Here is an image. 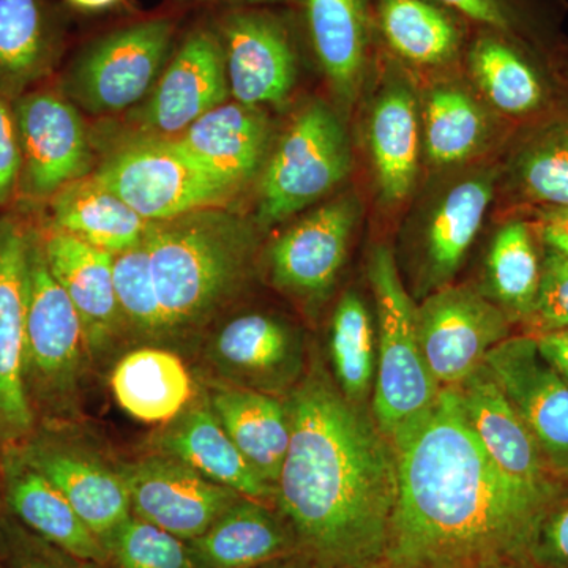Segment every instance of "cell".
<instances>
[{
  "label": "cell",
  "instance_id": "obj_1",
  "mask_svg": "<svg viewBox=\"0 0 568 568\" xmlns=\"http://www.w3.org/2000/svg\"><path fill=\"white\" fill-rule=\"evenodd\" d=\"M396 504L386 564L399 568H529L547 504L488 457L457 388L392 439Z\"/></svg>",
  "mask_w": 568,
  "mask_h": 568
},
{
  "label": "cell",
  "instance_id": "obj_2",
  "mask_svg": "<svg viewBox=\"0 0 568 568\" xmlns=\"http://www.w3.org/2000/svg\"><path fill=\"white\" fill-rule=\"evenodd\" d=\"M286 405L291 440L275 497L298 547L320 568L386 562L396 504L390 440L317 366Z\"/></svg>",
  "mask_w": 568,
  "mask_h": 568
},
{
  "label": "cell",
  "instance_id": "obj_3",
  "mask_svg": "<svg viewBox=\"0 0 568 568\" xmlns=\"http://www.w3.org/2000/svg\"><path fill=\"white\" fill-rule=\"evenodd\" d=\"M144 242L168 335L207 323L244 283L254 252L252 226L224 207L151 223Z\"/></svg>",
  "mask_w": 568,
  "mask_h": 568
},
{
  "label": "cell",
  "instance_id": "obj_4",
  "mask_svg": "<svg viewBox=\"0 0 568 568\" xmlns=\"http://www.w3.org/2000/svg\"><path fill=\"white\" fill-rule=\"evenodd\" d=\"M88 351L77 308L48 267L41 230L32 227L24 328V387L37 425L39 420L51 425L70 413Z\"/></svg>",
  "mask_w": 568,
  "mask_h": 568
},
{
  "label": "cell",
  "instance_id": "obj_5",
  "mask_svg": "<svg viewBox=\"0 0 568 568\" xmlns=\"http://www.w3.org/2000/svg\"><path fill=\"white\" fill-rule=\"evenodd\" d=\"M379 324V362L373 416L387 439L424 416L439 395L418 345L416 310L396 268L394 254L377 246L368 264Z\"/></svg>",
  "mask_w": 568,
  "mask_h": 568
},
{
  "label": "cell",
  "instance_id": "obj_6",
  "mask_svg": "<svg viewBox=\"0 0 568 568\" xmlns=\"http://www.w3.org/2000/svg\"><path fill=\"white\" fill-rule=\"evenodd\" d=\"M174 22L151 18L93 40L67 67L59 92L89 114H114L142 102L171 58Z\"/></svg>",
  "mask_w": 568,
  "mask_h": 568
},
{
  "label": "cell",
  "instance_id": "obj_7",
  "mask_svg": "<svg viewBox=\"0 0 568 568\" xmlns=\"http://www.w3.org/2000/svg\"><path fill=\"white\" fill-rule=\"evenodd\" d=\"M92 175L149 223L201 209L224 207L241 192L197 168L163 138L123 142Z\"/></svg>",
  "mask_w": 568,
  "mask_h": 568
},
{
  "label": "cell",
  "instance_id": "obj_8",
  "mask_svg": "<svg viewBox=\"0 0 568 568\" xmlns=\"http://www.w3.org/2000/svg\"><path fill=\"white\" fill-rule=\"evenodd\" d=\"M349 171L342 122L327 104L304 108L268 159L261 181V223L283 222L325 196Z\"/></svg>",
  "mask_w": 568,
  "mask_h": 568
},
{
  "label": "cell",
  "instance_id": "obj_9",
  "mask_svg": "<svg viewBox=\"0 0 568 568\" xmlns=\"http://www.w3.org/2000/svg\"><path fill=\"white\" fill-rule=\"evenodd\" d=\"M11 106L21 149L17 196L48 203L63 186L91 175L93 153L84 121L61 92L33 89Z\"/></svg>",
  "mask_w": 568,
  "mask_h": 568
},
{
  "label": "cell",
  "instance_id": "obj_10",
  "mask_svg": "<svg viewBox=\"0 0 568 568\" xmlns=\"http://www.w3.org/2000/svg\"><path fill=\"white\" fill-rule=\"evenodd\" d=\"M418 345L440 388L457 387L510 336V317L473 287H444L417 306Z\"/></svg>",
  "mask_w": 568,
  "mask_h": 568
},
{
  "label": "cell",
  "instance_id": "obj_11",
  "mask_svg": "<svg viewBox=\"0 0 568 568\" xmlns=\"http://www.w3.org/2000/svg\"><path fill=\"white\" fill-rule=\"evenodd\" d=\"M485 365L528 426L549 473L568 481V383L538 349L534 336H508Z\"/></svg>",
  "mask_w": 568,
  "mask_h": 568
},
{
  "label": "cell",
  "instance_id": "obj_12",
  "mask_svg": "<svg viewBox=\"0 0 568 568\" xmlns=\"http://www.w3.org/2000/svg\"><path fill=\"white\" fill-rule=\"evenodd\" d=\"M215 32L235 102L261 108L287 99L297 78V58L282 18L260 7H239L224 14Z\"/></svg>",
  "mask_w": 568,
  "mask_h": 568
},
{
  "label": "cell",
  "instance_id": "obj_13",
  "mask_svg": "<svg viewBox=\"0 0 568 568\" xmlns=\"http://www.w3.org/2000/svg\"><path fill=\"white\" fill-rule=\"evenodd\" d=\"M119 470L129 488L132 514L185 541L203 536L244 497L170 455H151Z\"/></svg>",
  "mask_w": 568,
  "mask_h": 568
},
{
  "label": "cell",
  "instance_id": "obj_14",
  "mask_svg": "<svg viewBox=\"0 0 568 568\" xmlns=\"http://www.w3.org/2000/svg\"><path fill=\"white\" fill-rule=\"evenodd\" d=\"M32 226L0 215V447L21 444L37 418L24 387V328Z\"/></svg>",
  "mask_w": 568,
  "mask_h": 568
},
{
  "label": "cell",
  "instance_id": "obj_15",
  "mask_svg": "<svg viewBox=\"0 0 568 568\" xmlns=\"http://www.w3.org/2000/svg\"><path fill=\"white\" fill-rule=\"evenodd\" d=\"M231 97L215 29L197 28L179 44L136 119L148 136L170 140Z\"/></svg>",
  "mask_w": 568,
  "mask_h": 568
},
{
  "label": "cell",
  "instance_id": "obj_16",
  "mask_svg": "<svg viewBox=\"0 0 568 568\" xmlns=\"http://www.w3.org/2000/svg\"><path fill=\"white\" fill-rule=\"evenodd\" d=\"M18 447L100 540H106L132 515L129 488L119 467L108 466L52 426H37Z\"/></svg>",
  "mask_w": 568,
  "mask_h": 568
},
{
  "label": "cell",
  "instance_id": "obj_17",
  "mask_svg": "<svg viewBox=\"0 0 568 568\" xmlns=\"http://www.w3.org/2000/svg\"><path fill=\"white\" fill-rule=\"evenodd\" d=\"M455 388L467 422L488 457L528 495L555 506L564 496V484L549 473L528 426L497 386L487 365Z\"/></svg>",
  "mask_w": 568,
  "mask_h": 568
},
{
  "label": "cell",
  "instance_id": "obj_18",
  "mask_svg": "<svg viewBox=\"0 0 568 568\" xmlns=\"http://www.w3.org/2000/svg\"><path fill=\"white\" fill-rule=\"evenodd\" d=\"M0 493L11 517L80 562L110 558L103 541L85 526L67 497L22 457L18 444L0 447Z\"/></svg>",
  "mask_w": 568,
  "mask_h": 568
},
{
  "label": "cell",
  "instance_id": "obj_19",
  "mask_svg": "<svg viewBox=\"0 0 568 568\" xmlns=\"http://www.w3.org/2000/svg\"><path fill=\"white\" fill-rule=\"evenodd\" d=\"M358 215L357 200L343 197L310 213L280 235L271 250L274 282L301 295L328 290L345 263Z\"/></svg>",
  "mask_w": 568,
  "mask_h": 568
},
{
  "label": "cell",
  "instance_id": "obj_20",
  "mask_svg": "<svg viewBox=\"0 0 568 568\" xmlns=\"http://www.w3.org/2000/svg\"><path fill=\"white\" fill-rule=\"evenodd\" d=\"M268 134L261 108L224 102L168 141L201 170L242 190L261 170Z\"/></svg>",
  "mask_w": 568,
  "mask_h": 568
},
{
  "label": "cell",
  "instance_id": "obj_21",
  "mask_svg": "<svg viewBox=\"0 0 568 568\" xmlns=\"http://www.w3.org/2000/svg\"><path fill=\"white\" fill-rule=\"evenodd\" d=\"M41 235L48 267L77 308L88 349L100 353L122 320L112 278L114 254L50 227Z\"/></svg>",
  "mask_w": 568,
  "mask_h": 568
},
{
  "label": "cell",
  "instance_id": "obj_22",
  "mask_svg": "<svg viewBox=\"0 0 568 568\" xmlns=\"http://www.w3.org/2000/svg\"><path fill=\"white\" fill-rule=\"evenodd\" d=\"M211 357L235 386L265 394L293 383L302 368L301 347L291 328L260 313L224 324L213 338Z\"/></svg>",
  "mask_w": 568,
  "mask_h": 568
},
{
  "label": "cell",
  "instance_id": "obj_23",
  "mask_svg": "<svg viewBox=\"0 0 568 568\" xmlns=\"http://www.w3.org/2000/svg\"><path fill=\"white\" fill-rule=\"evenodd\" d=\"M65 33L51 0H0V95L33 91L61 62Z\"/></svg>",
  "mask_w": 568,
  "mask_h": 568
},
{
  "label": "cell",
  "instance_id": "obj_24",
  "mask_svg": "<svg viewBox=\"0 0 568 568\" xmlns=\"http://www.w3.org/2000/svg\"><path fill=\"white\" fill-rule=\"evenodd\" d=\"M155 447L237 495L261 503L275 497V488L248 465L211 406H186L156 436Z\"/></svg>",
  "mask_w": 568,
  "mask_h": 568
},
{
  "label": "cell",
  "instance_id": "obj_25",
  "mask_svg": "<svg viewBox=\"0 0 568 568\" xmlns=\"http://www.w3.org/2000/svg\"><path fill=\"white\" fill-rule=\"evenodd\" d=\"M189 544L197 568H254L298 547L286 518L248 497H241Z\"/></svg>",
  "mask_w": 568,
  "mask_h": 568
},
{
  "label": "cell",
  "instance_id": "obj_26",
  "mask_svg": "<svg viewBox=\"0 0 568 568\" xmlns=\"http://www.w3.org/2000/svg\"><path fill=\"white\" fill-rule=\"evenodd\" d=\"M211 407L248 465L275 488L291 440L286 403L265 392L231 386L216 388Z\"/></svg>",
  "mask_w": 568,
  "mask_h": 568
},
{
  "label": "cell",
  "instance_id": "obj_27",
  "mask_svg": "<svg viewBox=\"0 0 568 568\" xmlns=\"http://www.w3.org/2000/svg\"><path fill=\"white\" fill-rule=\"evenodd\" d=\"M48 204L50 230L74 235L111 254L140 245L151 224L92 174L63 186Z\"/></svg>",
  "mask_w": 568,
  "mask_h": 568
},
{
  "label": "cell",
  "instance_id": "obj_28",
  "mask_svg": "<svg viewBox=\"0 0 568 568\" xmlns=\"http://www.w3.org/2000/svg\"><path fill=\"white\" fill-rule=\"evenodd\" d=\"M306 33L336 91L351 97L361 82L369 39V0H301Z\"/></svg>",
  "mask_w": 568,
  "mask_h": 568
},
{
  "label": "cell",
  "instance_id": "obj_29",
  "mask_svg": "<svg viewBox=\"0 0 568 568\" xmlns=\"http://www.w3.org/2000/svg\"><path fill=\"white\" fill-rule=\"evenodd\" d=\"M111 387L122 409L145 424H170L193 396L192 376L181 357L160 347L123 355L112 372Z\"/></svg>",
  "mask_w": 568,
  "mask_h": 568
},
{
  "label": "cell",
  "instance_id": "obj_30",
  "mask_svg": "<svg viewBox=\"0 0 568 568\" xmlns=\"http://www.w3.org/2000/svg\"><path fill=\"white\" fill-rule=\"evenodd\" d=\"M373 11L381 36L403 61L444 65L462 50V17L436 0H375Z\"/></svg>",
  "mask_w": 568,
  "mask_h": 568
},
{
  "label": "cell",
  "instance_id": "obj_31",
  "mask_svg": "<svg viewBox=\"0 0 568 568\" xmlns=\"http://www.w3.org/2000/svg\"><path fill=\"white\" fill-rule=\"evenodd\" d=\"M369 142L383 196L388 203L402 201L413 190L418 166L416 102L406 85H392L377 100Z\"/></svg>",
  "mask_w": 568,
  "mask_h": 568
},
{
  "label": "cell",
  "instance_id": "obj_32",
  "mask_svg": "<svg viewBox=\"0 0 568 568\" xmlns=\"http://www.w3.org/2000/svg\"><path fill=\"white\" fill-rule=\"evenodd\" d=\"M491 196V178L484 175L454 186L437 207L426 237V256L433 282H447L458 271L480 230Z\"/></svg>",
  "mask_w": 568,
  "mask_h": 568
},
{
  "label": "cell",
  "instance_id": "obj_33",
  "mask_svg": "<svg viewBox=\"0 0 568 568\" xmlns=\"http://www.w3.org/2000/svg\"><path fill=\"white\" fill-rule=\"evenodd\" d=\"M507 37L484 31L470 47V70L496 108L511 115L528 114L540 106L544 88L532 63Z\"/></svg>",
  "mask_w": 568,
  "mask_h": 568
},
{
  "label": "cell",
  "instance_id": "obj_34",
  "mask_svg": "<svg viewBox=\"0 0 568 568\" xmlns=\"http://www.w3.org/2000/svg\"><path fill=\"white\" fill-rule=\"evenodd\" d=\"M336 386L354 405L365 406L375 383V332L364 301L347 293L336 306L331 332Z\"/></svg>",
  "mask_w": 568,
  "mask_h": 568
},
{
  "label": "cell",
  "instance_id": "obj_35",
  "mask_svg": "<svg viewBox=\"0 0 568 568\" xmlns=\"http://www.w3.org/2000/svg\"><path fill=\"white\" fill-rule=\"evenodd\" d=\"M487 268L497 305L508 317H529L536 305L541 264L525 223H508L496 234Z\"/></svg>",
  "mask_w": 568,
  "mask_h": 568
},
{
  "label": "cell",
  "instance_id": "obj_36",
  "mask_svg": "<svg viewBox=\"0 0 568 568\" xmlns=\"http://www.w3.org/2000/svg\"><path fill=\"white\" fill-rule=\"evenodd\" d=\"M487 133L480 108L458 89H437L425 108V145L437 164L469 159Z\"/></svg>",
  "mask_w": 568,
  "mask_h": 568
},
{
  "label": "cell",
  "instance_id": "obj_37",
  "mask_svg": "<svg viewBox=\"0 0 568 568\" xmlns=\"http://www.w3.org/2000/svg\"><path fill=\"white\" fill-rule=\"evenodd\" d=\"M515 175L532 203L568 209V121L541 130L521 149Z\"/></svg>",
  "mask_w": 568,
  "mask_h": 568
},
{
  "label": "cell",
  "instance_id": "obj_38",
  "mask_svg": "<svg viewBox=\"0 0 568 568\" xmlns=\"http://www.w3.org/2000/svg\"><path fill=\"white\" fill-rule=\"evenodd\" d=\"M103 545L119 568H197L189 541L133 514Z\"/></svg>",
  "mask_w": 568,
  "mask_h": 568
},
{
  "label": "cell",
  "instance_id": "obj_39",
  "mask_svg": "<svg viewBox=\"0 0 568 568\" xmlns=\"http://www.w3.org/2000/svg\"><path fill=\"white\" fill-rule=\"evenodd\" d=\"M112 278L122 317L141 334L152 338L168 335L166 320L153 283L151 257L144 241L134 248L114 254Z\"/></svg>",
  "mask_w": 568,
  "mask_h": 568
},
{
  "label": "cell",
  "instance_id": "obj_40",
  "mask_svg": "<svg viewBox=\"0 0 568 568\" xmlns=\"http://www.w3.org/2000/svg\"><path fill=\"white\" fill-rule=\"evenodd\" d=\"M529 320L536 325L538 335L568 331V256L549 246Z\"/></svg>",
  "mask_w": 568,
  "mask_h": 568
},
{
  "label": "cell",
  "instance_id": "obj_41",
  "mask_svg": "<svg viewBox=\"0 0 568 568\" xmlns=\"http://www.w3.org/2000/svg\"><path fill=\"white\" fill-rule=\"evenodd\" d=\"M3 568H78L80 560L41 540L13 517L0 523Z\"/></svg>",
  "mask_w": 568,
  "mask_h": 568
},
{
  "label": "cell",
  "instance_id": "obj_42",
  "mask_svg": "<svg viewBox=\"0 0 568 568\" xmlns=\"http://www.w3.org/2000/svg\"><path fill=\"white\" fill-rule=\"evenodd\" d=\"M529 568H568V497H560L538 525Z\"/></svg>",
  "mask_w": 568,
  "mask_h": 568
},
{
  "label": "cell",
  "instance_id": "obj_43",
  "mask_svg": "<svg viewBox=\"0 0 568 568\" xmlns=\"http://www.w3.org/2000/svg\"><path fill=\"white\" fill-rule=\"evenodd\" d=\"M440 6L455 11L463 20L476 24L484 31L511 36L523 28V13L515 0H436Z\"/></svg>",
  "mask_w": 568,
  "mask_h": 568
},
{
  "label": "cell",
  "instance_id": "obj_44",
  "mask_svg": "<svg viewBox=\"0 0 568 568\" xmlns=\"http://www.w3.org/2000/svg\"><path fill=\"white\" fill-rule=\"evenodd\" d=\"M21 173V149L13 106L0 95V207L18 193Z\"/></svg>",
  "mask_w": 568,
  "mask_h": 568
},
{
  "label": "cell",
  "instance_id": "obj_45",
  "mask_svg": "<svg viewBox=\"0 0 568 568\" xmlns=\"http://www.w3.org/2000/svg\"><path fill=\"white\" fill-rule=\"evenodd\" d=\"M541 355L568 383V331L534 336Z\"/></svg>",
  "mask_w": 568,
  "mask_h": 568
},
{
  "label": "cell",
  "instance_id": "obj_46",
  "mask_svg": "<svg viewBox=\"0 0 568 568\" xmlns=\"http://www.w3.org/2000/svg\"><path fill=\"white\" fill-rule=\"evenodd\" d=\"M541 237L549 248L568 256V219H545Z\"/></svg>",
  "mask_w": 568,
  "mask_h": 568
},
{
  "label": "cell",
  "instance_id": "obj_47",
  "mask_svg": "<svg viewBox=\"0 0 568 568\" xmlns=\"http://www.w3.org/2000/svg\"><path fill=\"white\" fill-rule=\"evenodd\" d=\"M69 6L80 11H103L121 3L122 0H67Z\"/></svg>",
  "mask_w": 568,
  "mask_h": 568
},
{
  "label": "cell",
  "instance_id": "obj_48",
  "mask_svg": "<svg viewBox=\"0 0 568 568\" xmlns=\"http://www.w3.org/2000/svg\"><path fill=\"white\" fill-rule=\"evenodd\" d=\"M200 2H224L235 3L239 7H260L268 6V3L282 2V0H200Z\"/></svg>",
  "mask_w": 568,
  "mask_h": 568
},
{
  "label": "cell",
  "instance_id": "obj_49",
  "mask_svg": "<svg viewBox=\"0 0 568 568\" xmlns=\"http://www.w3.org/2000/svg\"><path fill=\"white\" fill-rule=\"evenodd\" d=\"M545 219H568V209H559V211H549Z\"/></svg>",
  "mask_w": 568,
  "mask_h": 568
},
{
  "label": "cell",
  "instance_id": "obj_50",
  "mask_svg": "<svg viewBox=\"0 0 568 568\" xmlns=\"http://www.w3.org/2000/svg\"><path fill=\"white\" fill-rule=\"evenodd\" d=\"M484 568H528V567H514V566H488Z\"/></svg>",
  "mask_w": 568,
  "mask_h": 568
},
{
  "label": "cell",
  "instance_id": "obj_51",
  "mask_svg": "<svg viewBox=\"0 0 568 568\" xmlns=\"http://www.w3.org/2000/svg\"><path fill=\"white\" fill-rule=\"evenodd\" d=\"M373 568H399V567H394V566H390V564H381V566H377V567H373Z\"/></svg>",
  "mask_w": 568,
  "mask_h": 568
},
{
  "label": "cell",
  "instance_id": "obj_52",
  "mask_svg": "<svg viewBox=\"0 0 568 568\" xmlns=\"http://www.w3.org/2000/svg\"><path fill=\"white\" fill-rule=\"evenodd\" d=\"M291 568H306V567H291Z\"/></svg>",
  "mask_w": 568,
  "mask_h": 568
},
{
  "label": "cell",
  "instance_id": "obj_53",
  "mask_svg": "<svg viewBox=\"0 0 568 568\" xmlns=\"http://www.w3.org/2000/svg\"><path fill=\"white\" fill-rule=\"evenodd\" d=\"M0 568H3L2 562H0Z\"/></svg>",
  "mask_w": 568,
  "mask_h": 568
}]
</instances>
